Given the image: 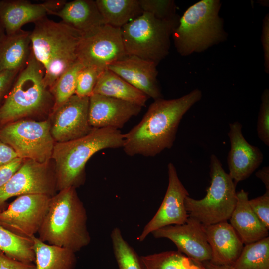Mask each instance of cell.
<instances>
[{"instance_id": "6da1fadb", "label": "cell", "mask_w": 269, "mask_h": 269, "mask_svg": "<svg viewBox=\"0 0 269 269\" xmlns=\"http://www.w3.org/2000/svg\"><path fill=\"white\" fill-rule=\"evenodd\" d=\"M201 97L196 89L180 98L155 100L139 123L123 134L125 153L153 157L171 148L183 116Z\"/></svg>"}, {"instance_id": "7a4b0ae2", "label": "cell", "mask_w": 269, "mask_h": 269, "mask_svg": "<svg viewBox=\"0 0 269 269\" xmlns=\"http://www.w3.org/2000/svg\"><path fill=\"white\" fill-rule=\"evenodd\" d=\"M38 234L43 242L75 253L89 244L87 212L76 188L62 189L51 197Z\"/></svg>"}, {"instance_id": "3957f363", "label": "cell", "mask_w": 269, "mask_h": 269, "mask_svg": "<svg viewBox=\"0 0 269 269\" xmlns=\"http://www.w3.org/2000/svg\"><path fill=\"white\" fill-rule=\"evenodd\" d=\"M82 36L62 21L45 17L35 23L30 34L31 50L43 68L44 83L50 91L59 77L78 61Z\"/></svg>"}, {"instance_id": "277c9868", "label": "cell", "mask_w": 269, "mask_h": 269, "mask_svg": "<svg viewBox=\"0 0 269 269\" xmlns=\"http://www.w3.org/2000/svg\"><path fill=\"white\" fill-rule=\"evenodd\" d=\"M123 134L113 128H93L87 135L64 142H55L52 158L58 191L81 184L88 160L104 149L122 147Z\"/></svg>"}, {"instance_id": "5b68a950", "label": "cell", "mask_w": 269, "mask_h": 269, "mask_svg": "<svg viewBox=\"0 0 269 269\" xmlns=\"http://www.w3.org/2000/svg\"><path fill=\"white\" fill-rule=\"evenodd\" d=\"M219 0H202L190 6L172 33L178 52L187 56L224 41L226 33L219 16Z\"/></svg>"}, {"instance_id": "8992f818", "label": "cell", "mask_w": 269, "mask_h": 269, "mask_svg": "<svg viewBox=\"0 0 269 269\" xmlns=\"http://www.w3.org/2000/svg\"><path fill=\"white\" fill-rule=\"evenodd\" d=\"M44 72L32 50L25 66L18 73L11 90L0 106V125L21 120L47 107L51 93L44 80Z\"/></svg>"}, {"instance_id": "52a82bcc", "label": "cell", "mask_w": 269, "mask_h": 269, "mask_svg": "<svg viewBox=\"0 0 269 269\" xmlns=\"http://www.w3.org/2000/svg\"><path fill=\"white\" fill-rule=\"evenodd\" d=\"M179 20L178 16L162 19L143 12L121 28L127 55L158 65L169 53L170 37Z\"/></svg>"}, {"instance_id": "ba28073f", "label": "cell", "mask_w": 269, "mask_h": 269, "mask_svg": "<svg viewBox=\"0 0 269 269\" xmlns=\"http://www.w3.org/2000/svg\"><path fill=\"white\" fill-rule=\"evenodd\" d=\"M210 185L205 196L199 200L187 196L185 206L189 217L204 225L227 221L237 202L236 184L222 167L217 157H210Z\"/></svg>"}, {"instance_id": "9c48e42d", "label": "cell", "mask_w": 269, "mask_h": 269, "mask_svg": "<svg viewBox=\"0 0 269 269\" xmlns=\"http://www.w3.org/2000/svg\"><path fill=\"white\" fill-rule=\"evenodd\" d=\"M0 141L11 147L19 158L49 164L54 140L49 120H19L0 127Z\"/></svg>"}, {"instance_id": "30bf717a", "label": "cell", "mask_w": 269, "mask_h": 269, "mask_svg": "<svg viewBox=\"0 0 269 269\" xmlns=\"http://www.w3.org/2000/svg\"><path fill=\"white\" fill-rule=\"evenodd\" d=\"M126 56L121 28L103 24L82 33L78 48V60L84 67L105 70Z\"/></svg>"}, {"instance_id": "8fae6325", "label": "cell", "mask_w": 269, "mask_h": 269, "mask_svg": "<svg viewBox=\"0 0 269 269\" xmlns=\"http://www.w3.org/2000/svg\"><path fill=\"white\" fill-rule=\"evenodd\" d=\"M51 197L42 194L18 196L0 211V225L17 235L31 238L42 224Z\"/></svg>"}, {"instance_id": "7c38bea8", "label": "cell", "mask_w": 269, "mask_h": 269, "mask_svg": "<svg viewBox=\"0 0 269 269\" xmlns=\"http://www.w3.org/2000/svg\"><path fill=\"white\" fill-rule=\"evenodd\" d=\"M57 191L54 171L49 164L24 159L19 169L0 188V209L9 198L27 194L52 197Z\"/></svg>"}, {"instance_id": "4fadbf2b", "label": "cell", "mask_w": 269, "mask_h": 269, "mask_svg": "<svg viewBox=\"0 0 269 269\" xmlns=\"http://www.w3.org/2000/svg\"><path fill=\"white\" fill-rule=\"evenodd\" d=\"M89 100V97L75 94L52 110L51 133L54 141L74 140L92 131L88 121Z\"/></svg>"}, {"instance_id": "5bb4252c", "label": "cell", "mask_w": 269, "mask_h": 269, "mask_svg": "<svg viewBox=\"0 0 269 269\" xmlns=\"http://www.w3.org/2000/svg\"><path fill=\"white\" fill-rule=\"evenodd\" d=\"M167 169L168 185L165 196L157 212L144 226L138 237L140 242L159 228L183 224L189 218L185 206V200L189 193L180 180L173 164L169 163Z\"/></svg>"}, {"instance_id": "9a60e30c", "label": "cell", "mask_w": 269, "mask_h": 269, "mask_svg": "<svg viewBox=\"0 0 269 269\" xmlns=\"http://www.w3.org/2000/svg\"><path fill=\"white\" fill-rule=\"evenodd\" d=\"M151 234L156 238H165L172 241L177 251L193 262L201 264L211 259L204 225L194 218L189 217L183 224L166 226Z\"/></svg>"}, {"instance_id": "2e32d148", "label": "cell", "mask_w": 269, "mask_h": 269, "mask_svg": "<svg viewBox=\"0 0 269 269\" xmlns=\"http://www.w3.org/2000/svg\"><path fill=\"white\" fill-rule=\"evenodd\" d=\"M65 0H48L41 3H32L23 0L0 1V22L5 34L10 35L21 30L28 23H34L53 15L59 10Z\"/></svg>"}, {"instance_id": "e0dca14e", "label": "cell", "mask_w": 269, "mask_h": 269, "mask_svg": "<svg viewBox=\"0 0 269 269\" xmlns=\"http://www.w3.org/2000/svg\"><path fill=\"white\" fill-rule=\"evenodd\" d=\"M228 135L230 149L228 154V173L235 184L248 178L263 160L259 148L249 144L242 133L241 124L237 121L229 124Z\"/></svg>"}, {"instance_id": "ac0fdd59", "label": "cell", "mask_w": 269, "mask_h": 269, "mask_svg": "<svg viewBox=\"0 0 269 269\" xmlns=\"http://www.w3.org/2000/svg\"><path fill=\"white\" fill-rule=\"evenodd\" d=\"M142 107L127 101L97 94L89 97L88 121L92 128H113L119 129Z\"/></svg>"}, {"instance_id": "d6986e66", "label": "cell", "mask_w": 269, "mask_h": 269, "mask_svg": "<svg viewBox=\"0 0 269 269\" xmlns=\"http://www.w3.org/2000/svg\"><path fill=\"white\" fill-rule=\"evenodd\" d=\"M157 65L152 61L127 55L107 68L155 100L162 97L157 80Z\"/></svg>"}, {"instance_id": "ffe728a7", "label": "cell", "mask_w": 269, "mask_h": 269, "mask_svg": "<svg viewBox=\"0 0 269 269\" xmlns=\"http://www.w3.org/2000/svg\"><path fill=\"white\" fill-rule=\"evenodd\" d=\"M207 241L211 250V263L233 266L239 257L243 243L227 221L204 225Z\"/></svg>"}, {"instance_id": "44dd1931", "label": "cell", "mask_w": 269, "mask_h": 269, "mask_svg": "<svg viewBox=\"0 0 269 269\" xmlns=\"http://www.w3.org/2000/svg\"><path fill=\"white\" fill-rule=\"evenodd\" d=\"M248 193L243 189L237 193V202L229 219L239 238L246 245L269 236L268 230L252 210Z\"/></svg>"}, {"instance_id": "7402d4cb", "label": "cell", "mask_w": 269, "mask_h": 269, "mask_svg": "<svg viewBox=\"0 0 269 269\" xmlns=\"http://www.w3.org/2000/svg\"><path fill=\"white\" fill-rule=\"evenodd\" d=\"M53 15L59 17L62 22L82 33L105 24L95 1L92 0L66 2Z\"/></svg>"}, {"instance_id": "603a6c76", "label": "cell", "mask_w": 269, "mask_h": 269, "mask_svg": "<svg viewBox=\"0 0 269 269\" xmlns=\"http://www.w3.org/2000/svg\"><path fill=\"white\" fill-rule=\"evenodd\" d=\"M30 34L21 30L5 35L0 42V72L20 71L25 66L31 51Z\"/></svg>"}, {"instance_id": "cb8c5ba5", "label": "cell", "mask_w": 269, "mask_h": 269, "mask_svg": "<svg viewBox=\"0 0 269 269\" xmlns=\"http://www.w3.org/2000/svg\"><path fill=\"white\" fill-rule=\"evenodd\" d=\"M93 94L110 97L145 106L148 97L113 71L105 69L100 74Z\"/></svg>"}, {"instance_id": "d4e9b609", "label": "cell", "mask_w": 269, "mask_h": 269, "mask_svg": "<svg viewBox=\"0 0 269 269\" xmlns=\"http://www.w3.org/2000/svg\"><path fill=\"white\" fill-rule=\"evenodd\" d=\"M36 269H75V252L69 249L43 242L35 236L31 238Z\"/></svg>"}, {"instance_id": "484cf974", "label": "cell", "mask_w": 269, "mask_h": 269, "mask_svg": "<svg viewBox=\"0 0 269 269\" xmlns=\"http://www.w3.org/2000/svg\"><path fill=\"white\" fill-rule=\"evenodd\" d=\"M104 24L121 28L143 12L138 0H96Z\"/></svg>"}, {"instance_id": "4316f807", "label": "cell", "mask_w": 269, "mask_h": 269, "mask_svg": "<svg viewBox=\"0 0 269 269\" xmlns=\"http://www.w3.org/2000/svg\"><path fill=\"white\" fill-rule=\"evenodd\" d=\"M0 250L18 261L33 263L35 255L31 238L17 235L0 225Z\"/></svg>"}, {"instance_id": "83f0119b", "label": "cell", "mask_w": 269, "mask_h": 269, "mask_svg": "<svg viewBox=\"0 0 269 269\" xmlns=\"http://www.w3.org/2000/svg\"><path fill=\"white\" fill-rule=\"evenodd\" d=\"M235 269H269V237L245 245L232 266Z\"/></svg>"}, {"instance_id": "f1b7e54d", "label": "cell", "mask_w": 269, "mask_h": 269, "mask_svg": "<svg viewBox=\"0 0 269 269\" xmlns=\"http://www.w3.org/2000/svg\"><path fill=\"white\" fill-rule=\"evenodd\" d=\"M143 269H188L192 261L178 251H168L142 256Z\"/></svg>"}, {"instance_id": "f546056e", "label": "cell", "mask_w": 269, "mask_h": 269, "mask_svg": "<svg viewBox=\"0 0 269 269\" xmlns=\"http://www.w3.org/2000/svg\"><path fill=\"white\" fill-rule=\"evenodd\" d=\"M84 66L79 61L67 69L50 90L54 99L52 110L75 94L78 75Z\"/></svg>"}, {"instance_id": "4dcf8cb0", "label": "cell", "mask_w": 269, "mask_h": 269, "mask_svg": "<svg viewBox=\"0 0 269 269\" xmlns=\"http://www.w3.org/2000/svg\"><path fill=\"white\" fill-rule=\"evenodd\" d=\"M111 238L119 269H143L140 257L124 239L119 228L113 229Z\"/></svg>"}, {"instance_id": "1f68e13d", "label": "cell", "mask_w": 269, "mask_h": 269, "mask_svg": "<svg viewBox=\"0 0 269 269\" xmlns=\"http://www.w3.org/2000/svg\"><path fill=\"white\" fill-rule=\"evenodd\" d=\"M104 71L95 67L84 66L77 76L75 95L82 97H90L100 74Z\"/></svg>"}, {"instance_id": "d6a6232c", "label": "cell", "mask_w": 269, "mask_h": 269, "mask_svg": "<svg viewBox=\"0 0 269 269\" xmlns=\"http://www.w3.org/2000/svg\"><path fill=\"white\" fill-rule=\"evenodd\" d=\"M143 12H147L162 19L178 17L174 1L170 0H138Z\"/></svg>"}, {"instance_id": "836d02e7", "label": "cell", "mask_w": 269, "mask_h": 269, "mask_svg": "<svg viewBox=\"0 0 269 269\" xmlns=\"http://www.w3.org/2000/svg\"><path fill=\"white\" fill-rule=\"evenodd\" d=\"M257 132L259 138L266 146H269V90H264L261 96V103L258 114Z\"/></svg>"}, {"instance_id": "e575fe53", "label": "cell", "mask_w": 269, "mask_h": 269, "mask_svg": "<svg viewBox=\"0 0 269 269\" xmlns=\"http://www.w3.org/2000/svg\"><path fill=\"white\" fill-rule=\"evenodd\" d=\"M249 205L260 222L269 229V191L262 195L249 200Z\"/></svg>"}, {"instance_id": "d590c367", "label": "cell", "mask_w": 269, "mask_h": 269, "mask_svg": "<svg viewBox=\"0 0 269 269\" xmlns=\"http://www.w3.org/2000/svg\"><path fill=\"white\" fill-rule=\"evenodd\" d=\"M0 269H36L33 263L14 259L0 250Z\"/></svg>"}, {"instance_id": "8d00e7d4", "label": "cell", "mask_w": 269, "mask_h": 269, "mask_svg": "<svg viewBox=\"0 0 269 269\" xmlns=\"http://www.w3.org/2000/svg\"><path fill=\"white\" fill-rule=\"evenodd\" d=\"M24 160L17 158L7 164L0 166V188L3 187L19 169Z\"/></svg>"}, {"instance_id": "74e56055", "label": "cell", "mask_w": 269, "mask_h": 269, "mask_svg": "<svg viewBox=\"0 0 269 269\" xmlns=\"http://www.w3.org/2000/svg\"><path fill=\"white\" fill-rule=\"evenodd\" d=\"M19 72L17 71L0 72V102L12 86Z\"/></svg>"}, {"instance_id": "f35d334b", "label": "cell", "mask_w": 269, "mask_h": 269, "mask_svg": "<svg viewBox=\"0 0 269 269\" xmlns=\"http://www.w3.org/2000/svg\"><path fill=\"white\" fill-rule=\"evenodd\" d=\"M262 42L264 51L265 67L266 72L269 70V17L267 14L263 24Z\"/></svg>"}, {"instance_id": "ab89813d", "label": "cell", "mask_w": 269, "mask_h": 269, "mask_svg": "<svg viewBox=\"0 0 269 269\" xmlns=\"http://www.w3.org/2000/svg\"><path fill=\"white\" fill-rule=\"evenodd\" d=\"M19 158L15 150L0 141V166L7 164Z\"/></svg>"}, {"instance_id": "60d3db41", "label": "cell", "mask_w": 269, "mask_h": 269, "mask_svg": "<svg viewBox=\"0 0 269 269\" xmlns=\"http://www.w3.org/2000/svg\"><path fill=\"white\" fill-rule=\"evenodd\" d=\"M256 176L259 178L265 186L266 191H269V167L265 166L256 173Z\"/></svg>"}, {"instance_id": "b9f144b4", "label": "cell", "mask_w": 269, "mask_h": 269, "mask_svg": "<svg viewBox=\"0 0 269 269\" xmlns=\"http://www.w3.org/2000/svg\"><path fill=\"white\" fill-rule=\"evenodd\" d=\"M203 269H235L232 266L218 265L207 261L201 264Z\"/></svg>"}, {"instance_id": "7bdbcfd3", "label": "cell", "mask_w": 269, "mask_h": 269, "mask_svg": "<svg viewBox=\"0 0 269 269\" xmlns=\"http://www.w3.org/2000/svg\"><path fill=\"white\" fill-rule=\"evenodd\" d=\"M188 269H203L202 267V266L201 264L193 262L192 261V263L188 268Z\"/></svg>"}, {"instance_id": "ee69618b", "label": "cell", "mask_w": 269, "mask_h": 269, "mask_svg": "<svg viewBox=\"0 0 269 269\" xmlns=\"http://www.w3.org/2000/svg\"><path fill=\"white\" fill-rule=\"evenodd\" d=\"M5 33L4 30V28L0 22V42L3 38V37L5 36Z\"/></svg>"}]
</instances>
